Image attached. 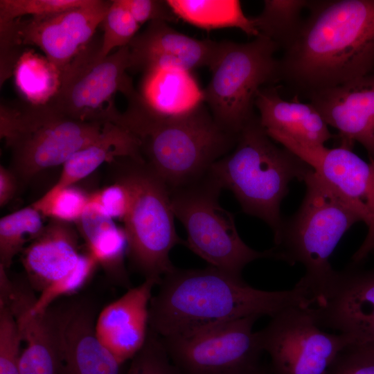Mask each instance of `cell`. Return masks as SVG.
Here are the masks:
<instances>
[{"label": "cell", "mask_w": 374, "mask_h": 374, "mask_svg": "<svg viewBox=\"0 0 374 374\" xmlns=\"http://www.w3.org/2000/svg\"><path fill=\"white\" fill-rule=\"evenodd\" d=\"M307 8L278 60L280 79L307 94L369 75L374 0H314Z\"/></svg>", "instance_id": "1"}, {"label": "cell", "mask_w": 374, "mask_h": 374, "mask_svg": "<svg viewBox=\"0 0 374 374\" xmlns=\"http://www.w3.org/2000/svg\"><path fill=\"white\" fill-rule=\"evenodd\" d=\"M158 285L150 303L149 323L161 338L187 337L239 319L272 317L290 307L314 304L296 286L261 290L242 276L210 265L195 269L175 267Z\"/></svg>", "instance_id": "2"}, {"label": "cell", "mask_w": 374, "mask_h": 374, "mask_svg": "<svg viewBox=\"0 0 374 374\" xmlns=\"http://www.w3.org/2000/svg\"><path fill=\"white\" fill-rule=\"evenodd\" d=\"M126 99L125 111L117 110L112 123L139 141L143 159L170 190L202 178L236 144L238 135L222 128L205 103L182 116H164L139 92Z\"/></svg>", "instance_id": "3"}, {"label": "cell", "mask_w": 374, "mask_h": 374, "mask_svg": "<svg viewBox=\"0 0 374 374\" xmlns=\"http://www.w3.org/2000/svg\"><path fill=\"white\" fill-rule=\"evenodd\" d=\"M310 169L293 152L271 141L256 116L239 133L234 148L208 172L222 188L233 193L244 213L264 220L275 239L283 222L280 206L290 182L303 181Z\"/></svg>", "instance_id": "4"}, {"label": "cell", "mask_w": 374, "mask_h": 374, "mask_svg": "<svg viewBox=\"0 0 374 374\" xmlns=\"http://www.w3.org/2000/svg\"><path fill=\"white\" fill-rule=\"evenodd\" d=\"M303 181L306 192L302 204L283 220L272 249L275 259L304 266L305 274L295 286L305 290L316 305L335 271L329 262L330 256L343 235L362 220L312 168Z\"/></svg>", "instance_id": "5"}, {"label": "cell", "mask_w": 374, "mask_h": 374, "mask_svg": "<svg viewBox=\"0 0 374 374\" xmlns=\"http://www.w3.org/2000/svg\"><path fill=\"white\" fill-rule=\"evenodd\" d=\"M107 123L74 119L48 103L0 105V137L11 150L9 168L22 184L93 143Z\"/></svg>", "instance_id": "6"}, {"label": "cell", "mask_w": 374, "mask_h": 374, "mask_svg": "<svg viewBox=\"0 0 374 374\" xmlns=\"http://www.w3.org/2000/svg\"><path fill=\"white\" fill-rule=\"evenodd\" d=\"M114 180L128 189L131 204L123 222L132 267L145 279L161 278L175 267L171 249L184 244L176 232L170 190L145 160L118 157L109 163Z\"/></svg>", "instance_id": "7"}, {"label": "cell", "mask_w": 374, "mask_h": 374, "mask_svg": "<svg viewBox=\"0 0 374 374\" xmlns=\"http://www.w3.org/2000/svg\"><path fill=\"white\" fill-rule=\"evenodd\" d=\"M278 48L262 35L245 43L220 42L204 94L215 121L226 132L238 136L256 116L253 108L258 91L280 80L274 56Z\"/></svg>", "instance_id": "8"}, {"label": "cell", "mask_w": 374, "mask_h": 374, "mask_svg": "<svg viewBox=\"0 0 374 374\" xmlns=\"http://www.w3.org/2000/svg\"><path fill=\"white\" fill-rule=\"evenodd\" d=\"M222 189L208 172L192 184L170 190L171 206L186 229L184 244L210 266L242 276L249 262L275 256L272 248L258 251L244 242L233 216L219 203Z\"/></svg>", "instance_id": "9"}, {"label": "cell", "mask_w": 374, "mask_h": 374, "mask_svg": "<svg viewBox=\"0 0 374 374\" xmlns=\"http://www.w3.org/2000/svg\"><path fill=\"white\" fill-rule=\"evenodd\" d=\"M100 45L93 38L75 55L62 71L60 89L48 103L74 119L109 123L116 108L114 95L121 92L127 98L137 92L127 73L128 46L101 57Z\"/></svg>", "instance_id": "10"}, {"label": "cell", "mask_w": 374, "mask_h": 374, "mask_svg": "<svg viewBox=\"0 0 374 374\" xmlns=\"http://www.w3.org/2000/svg\"><path fill=\"white\" fill-rule=\"evenodd\" d=\"M258 332L272 374H328L337 355L351 344L342 334L321 330L310 307L286 308Z\"/></svg>", "instance_id": "11"}, {"label": "cell", "mask_w": 374, "mask_h": 374, "mask_svg": "<svg viewBox=\"0 0 374 374\" xmlns=\"http://www.w3.org/2000/svg\"><path fill=\"white\" fill-rule=\"evenodd\" d=\"M258 317L234 320L196 334L161 338L180 374H247L261 365Z\"/></svg>", "instance_id": "12"}, {"label": "cell", "mask_w": 374, "mask_h": 374, "mask_svg": "<svg viewBox=\"0 0 374 374\" xmlns=\"http://www.w3.org/2000/svg\"><path fill=\"white\" fill-rule=\"evenodd\" d=\"M266 133L310 166L367 226L352 263L359 265L374 256V160L366 162L344 145L328 148L306 145L274 131Z\"/></svg>", "instance_id": "13"}, {"label": "cell", "mask_w": 374, "mask_h": 374, "mask_svg": "<svg viewBox=\"0 0 374 374\" xmlns=\"http://www.w3.org/2000/svg\"><path fill=\"white\" fill-rule=\"evenodd\" d=\"M111 2L89 0L83 6L53 15L0 24V45L15 49L35 46L62 72L93 39Z\"/></svg>", "instance_id": "14"}, {"label": "cell", "mask_w": 374, "mask_h": 374, "mask_svg": "<svg viewBox=\"0 0 374 374\" xmlns=\"http://www.w3.org/2000/svg\"><path fill=\"white\" fill-rule=\"evenodd\" d=\"M310 310L321 328L338 331L351 344L374 343V267L351 263L335 270L323 297Z\"/></svg>", "instance_id": "15"}, {"label": "cell", "mask_w": 374, "mask_h": 374, "mask_svg": "<svg viewBox=\"0 0 374 374\" xmlns=\"http://www.w3.org/2000/svg\"><path fill=\"white\" fill-rule=\"evenodd\" d=\"M27 279H11L0 266V302L12 314L25 348L21 353V374H57V308L32 314L37 296Z\"/></svg>", "instance_id": "16"}, {"label": "cell", "mask_w": 374, "mask_h": 374, "mask_svg": "<svg viewBox=\"0 0 374 374\" xmlns=\"http://www.w3.org/2000/svg\"><path fill=\"white\" fill-rule=\"evenodd\" d=\"M307 96L328 125L336 128L341 145L361 143L374 160V75L312 91Z\"/></svg>", "instance_id": "17"}, {"label": "cell", "mask_w": 374, "mask_h": 374, "mask_svg": "<svg viewBox=\"0 0 374 374\" xmlns=\"http://www.w3.org/2000/svg\"><path fill=\"white\" fill-rule=\"evenodd\" d=\"M96 319L84 300L57 308V374H120L122 364L98 339Z\"/></svg>", "instance_id": "18"}, {"label": "cell", "mask_w": 374, "mask_h": 374, "mask_svg": "<svg viewBox=\"0 0 374 374\" xmlns=\"http://www.w3.org/2000/svg\"><path fill=\"white\" fill-rule=\"evenodd\" d=\"M220 42L197 39L178 32L162 21L149 22L128 44L129 70L148 71L175 67L192 71L214 62Z\"/></svg>", "instance_id": "19"}, {"label": "cell", "mask_w": 374, "mask_h": 374, "mask_svg": "<svg viewBox=\"0 0 374 374\" xmlns=\"http://www.w3.org/2000/svg\"><path fill=\"white\" fill-rule=\"evenodd\" d=\"M160 281L147 278L139 285L130 287L96 317L98 339L122 364L132 359L145 343L152 290Z\"/></svg>", "instance_id": "20"}, {"label": "cell", "mask_w": 374, "mask_h": 374, "mask_svg": "<svg viewBox=\"0 0 374 374\" xmlns=\"http://www.w3.org/2000/svg\"><path fill=\"white\" fill-rule=\"evenodd\" d=\"M77 231L71 223L51 220L22 251L26 278L35 291L41 292L75 267L82 254Z\"/></svg>", "instance_id": "21"}, {"label": "cell", "mask_w": 374, "mask_h": 374, "mask_svg": "<svg viewBox=\"0 0 374 374\" xmlns=\"http://www.w3.org/2000/svg\"><path fill=\"white\" fill-rule=\"evenodd\" d=\"M255 107L265 131L280 132L306 145H323L333 138L328 125L319 112L296 96L283 99L276 87H262L257 93Z\"/></svg>", "instance_id": "22"}, {"label": "cell", "mask_w": 374, "mask_h": 374, "mask_svg": "<svg viewBox=\"0 0 374 374\" xmlns=\"http://www.w3.org/2000/svg\"><path fill=\"white\" fill-rule=\"evenodd\" d=\"M85 242L87 252L107 276L123 286L130 280L125 267L127 256V238L123 227L118 226L98 204L90 200L82 215L75 223Z\"/></svg>", "instance_id": "23"}, {"label": "cell", "mask_w": 374, "mask_h": 374, "mask_svg": "<svg viewBox=\"0 0 374 374\" xmlns=\"http://www.w3.org/2000/svg\"><path fill=\"white\" fill-rule=\"evenodd\" d=\"M139 92L151 109L164 116H182L204 103V89L192 71L175 67L143 73Z\"/></svg>", "instance_id": "24"}, {"label": "cell", "mask_w": 374, "mask_h": 374, "mask_svg": "<svg viewBox=\"0 0 374 374\" xmlns=\"http://www.w3.org/2000/svg\"><path fill=\"white\" fill-rule=\"evenodd\" d=\"M118 157L143 159L139 141L123 127L109 122L96 141L75 152L62 165L60 177L49 190L74 185L103 163H110Z\"/></svg>", "instance_id": "25"}, {"label": "cell", "mask_w": 374, "mask_h": 374, "mask_svg": "<svg viewBox=\"0 0 374 374\" xmlns=\"http://www.w3.org/2000/svg\"><path fill=\"white\" fill-rule=\"evenodd\" d=\"M179 19L200 28H236L257 37L253 18L244 13L237 0H167Z\"/></svg>", "instance_id": "26"}, {"label": "cell", "mask_w": 374, "mask_h": 374, "mask_svg": "<svg viewBox=\"0 0 374 374\" xmlns=\"http://www.w3.org/2000/svg\"><path fill=\"white\" fill-rule=\"evenodd\" d=\"M62 72L46 56L24 51L13 71L15 83L27 103L48 104L58 91Z\"/></svg>", "instance_id": "27"}, {"label": "cell", "mask_w": 374, "mask_h": 374, "mask_svg": "<svg viewBox=\"0 0 374 374\" xmlns=\"http://www.w3.org/2000/svg\"><path fill=\"white\" fill-rule=\"evenodd\" d=\"M42 215L32 205L0 220V265L8 270L13 258L42 232Z\"/></svg>", "instance_id": "28"}, {"label": "cell", "mask_w": 374, "mask_h": 374, "mask_svg": "<svg viewBox=\"0 0 374 374\" xmlns=\"http://www.w3.org/2000/svg\"><path fill=\"white\" fill-rule=\"evenodd\" d=\"M308 3L306 0L264 1L262 12L253 18L259 34L284 49L299 28L303 20L301 13Z\"/></svg>", "instance_id": "29"}, {"label": "cell", "mask_w": 374, "mask_h": 374, "mask_svg": "<svg viewBox=\"0 0 374 374\" xmlns=\"http://www.w3.org/2000/svg\"><path fill=\"white\" fill-rule=\"evenodd\" d=\"M74 185L48 190L31 205L51 220L75 223L89 204L91 194Z\"/></svg>", "instance_id": "30"}, {"label": "cell", "mask_w": 374, "mask_h": 374, "mask_svg": "<svg viewBox=\"0 0 374 374\" xmlns=\"http://www.w3.org/2000/svg\"><path fill=\"white\" fill-rule=\"evenodd\" d=\"M98 266V262L89 253H82L77 265L71 271L39 293L30 305V312H42L51 307L58 298L80 290L91 279Z\"/></svg>", "instance_id": "31"}, {"label": "cell", "mask_w": 374, "mask_h": 374, "mask_svg": "<svg viewBox=\"0 0 374 374\" xmlns=\"http://www.w3.org/2000/svg\"><path fill=\"white\" fill-rule=\"evenodd\" d=\"M101 25L103 28L99 52L101 57L111 54L114 48L128 46L141 26L121 0L112 1Z\"/></svg>", "instance_id": "32"}, {"label": "cell", "mask_w": 374, "mask_h": 374, "mask_svg": "<svg viewBox=\"0 0 374 374\" xmlns=\"http://www.w3.org/2000/svg\"><path fill=\"white\" fill-rule=\"evenodd\" d=\"M89 0H0V24L24 16L44 17L84 5Z\"/></svg>", "instance_id": "33"}, {"label": "cell", "mask_w": 374, "mask_h": 374, "mask_svg": "<svg viewBox=\"0 0 374 374\" xmlns=\"http://www.w3.org/2000/svg\"><path fill=\"white\" fill-rule=\"evenodd\" d=\"M131 360L125 374H180L161 337L150 329L144 346Z\"/></svg>", "instance_id": "34"}, {"label": "cell", "mask_w": 374, "mask_h": 374, "mask_svg": "<svg viewBox=\"0 0 374 374\" xmlns=\"http://www.w3.org/2000/svg\"><path fill=\"white\" fill-rule=\"evenodd\" d=\"M21 337L9 308L0 302V374H21Z\"/></svg>", "instance_id": "35"}, {"label": "cell", "mask_w": 374, "mask_h": 374, "mask_svg": "<svg viewBox=\"0 0 374 374\" xmlns=\"http://www.w3.org/2000/svg\"><path fill=\"white\" fill-rule=\"evenodd\" d=\"M328 374H374V343L345 347L330 366Z\"/></svg>", "instance_id": "36"}, {"label": "cell", "mask_w": 374, "mask_h": 374, "mask_svg": "<svg viewBox=\"0 0 374 374\" xmlns=\"http://www.w3.org/2000/svg\"><path fill=\"white\" fill-rule=\"evenodd\" d=\"M91 195L109 217L124 221L130 210L131 197L127 188L123 183L114 180L112 185Z\"/></svg>", "instance_id": "37"}, {"label": "cell", "mask_w": 374, "mask_h": 374, "mask_svg": "<svg viewBox=\"0 0 374 374\" xmlns=\"http://www.w3.org/2000/svg\"><path fill=\"white\" fill-rule=\"evenodd\" d=\"M121 1L140 26L147 21H162L169 23L179 19L168 1L121 0Z\"/></svg>", "instance_id": "38"}, {"label": "cell", "mask_w": 374, "mask_h": 374, "mask_svg": "<svg viewBox=\"0 0 374 374\" xmlns=\"http://www.w3.org/2000/svg\"><path fill=\"white\" fill-rule=\"evenodd\" d=\"M20 182L13 172L5 166H0V206H4L10 202L17 192Z\"/></svg>", "instance_id": "39"}, {"label": "cell", "mask_w": 374, "mask_h": 374, "mask_svg": "<svg viewBox=\"0 0 374 374\" xmlns=\"http://www.w3.org/2000/svg\"><path fill=\"white\" fill-rule=\"evenodd\" d=\"M247 374H272V373L271 372L270 368H267L265 366L261 364L258 368L247 373Z\"/></svg>", "instance_id": "40"}]
</instances>
